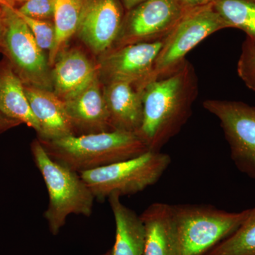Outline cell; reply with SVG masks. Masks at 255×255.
Masks as SVG:
<instances>
[{"mask_svg": "<svg viewBox=\"0 0 255 255\" xmlns=\"http://www.w3.org/2000/svg\"><path fill=\"white\" fill-rule=\"evenodd\" d=\"M199 94V80L187 60L165 78L142 90L143 117L138 135L149 150L159 152L177 135L192 114Z\"/></svg>", "mask_w": 255, "mask_h": 255, "instance_id": "1", "label": "cell"}, {"mask_svg": "<svg viewBox=\"0 0 255 255\" xmlns=\"http://www.w3.org/2000/svg\"><path fill=\"white\" fill-rule=\"evenodd\" d=\"M38 140L52 159L79 174L134 158L150 150L138 134L123 130Z\"/></svg>", "mask_w": 255, "mask_h": 255, "instance_id": "2", "label": "cell"}, {"mask_svg": "<svg viewBox=\"0 0 255 255\" xmlns=\"http://www.w3.org/2000/svg\"><path fill=\"white\" fill-rule=\"evenodd\" d=\"M31 150L48 191L44 218L50 233L57 236L70 215L90 217L95 198L80 174L52 159L38 139L32 142Z\"/></svg>", "mask_w": 255, "mask_h": 255, "instance_id": "3", "label": "cell"}, {"mask_svg": "<svg viewBox=\"0 0 255 255\" xmlns=\"http://www.w3.org/2000/svg\"><path fill=\"white\" fill-rule=\"evenodd\" d=\"M178 255H203L236 232L251 209L228 212L211 205H172Z\"/></svg>", "mask_w": 255, "mask_h": 255, "instance_id": "4", "label": "cell"}, {"mask_svg": "<svg viewBox=\"0 0 255 255\" xmlns=\"http://www.w3.org/2000/svg\"><path fill=\"white\" fill-rule=\"evenodd\" d=\"M170 156L160 151L145 153L122 162L80 173L95 199L132 195L153 185L168 168Z\"/></svg>", "mask_w": 255, "mask_h": 255, "instance_id": "5", "label": "cell"}, {"mask_svg": "<svg viewBox=\"0 0 255 255\" xmlns=\"http://www.w3.org/2000/svg\"><path fill=\"white\" fill-rule=\"evenodd\" d=\"M4 29L0 50L23 85L53 92L51 67L46 52L38 46L16 9L1 4Z\"/></svg>", "mask_w": 255, "mask_h": 255, "instance_id": "6", "label": "cell"}, {"mask_svg": "<svg viewBox=\"0 0 255 255\" xmlns=\"http://www.w3.org/2000/svg\"><path fill=\"white\" fill-rule=\"evenodd\" d=\"M229 28L214 3L191 10L164 39L147 84L168 76L185 61L186 55L213 33ZM144 90V89H143Z\"/></svg>", "mask_w": 255, "mask_h": 255, "instance_id": "7", "label": "cell"}, {"mask_svg": "<svg viewBox=\"0 0 255 255\" xmlns=\"http://www.w3.org/2000/svg\"><path fill=\"white\" fill-rule=\"evenodd\" d=\"M190 11L178 0H145L126 11L118 36L109 51L163 40Z\"/></svg>", "mask_w": 255, "mask_h": 255, "instance_id": "8", "label": "cell"}, {"mask_svg": "<svg viewBox=\"0 0 255 255\" xmlns=\"http://www.w3.org/2000/svg\"><path fill=\"white\" fill-rule=\"evenodd\" d=\"M203 107L219 119L238 170L255 179V106L239 101L207 100Z\"/></svg>", "mask_w": 255, "mask_h": 255, "instance_id": "9", "label": "cell"}, {"mask_svg": "<svg viewBox=\"0 0 255 255\" xmlns=\"http://www.w3.org/2000/svg\"><path fill=\"white\" fill-rule=\"evenodd\" d=\"M163 41L128 45L102 55L97 63L102 84L125 82L142 92Z\"/></svg>", "mask_w": 255, "mask_h": 255, "instance_id": "10", "label": "cell"}, {"mask_svg": "<svg viewBox=\"0 0 255 255\" xmlns=\"http://www.w3.org/2000/svg\"><path fill=\"white\" fill-rule=\"evenodd\" d=\"M125 14L122 0H83L76 35L94 55L100 58L113 46Z\"/></svg>", "mask_w": 255, "mask_h": 255, "instance_id": "11", "label": "cell"}, {"mask_svg": "<svg viewBox=\"0 0 255 255\" xmlns=\"http://www.w3.org/2000/svg\"><path fill=\"white\" fill-rule=\"evenodd\" d=\"M64 102L74 135L114 130L99 75L86 88Z\"/></svg>", "mask_w": 255, "mask_h": 255, "instance_id": "12", "label": "cell"}, {"mask_svg": "<svg viewBox=\"0 0 255 255\" xmlns=\"http://www.w3.org/2000/svg\"><path fill=\"white\" fill-rule=\"evenodd\" d=\"M53 92L63 102L86 88L99 75L97 63L78 47L65 48L51 68Z\"/></svg>", "mask_w": 255, "mask_h": 255, "instance_id": "13", "label": "cell"}, {"mask_svg": "<svg viewBox=\"0 0 255 255\" xmlns=\"http://www.w3.org/2000/svg\"><path fill=\"white\" fill-rule=\"evenodd\" d=\"M103 85L112 129L138 133L143 117L142 92L125 82Z\"/></svg>", "mask_w": 255, "mask_h": 255, "instance_id": "14", "label": "cell"}, {"mask_svg": "<svg viewBox=\"0 0 255 255\" xmlns=\"http://www.w3.org/2000/svg\"><path fill=\"white\" fill-rule=\"evenodd\" d=\"M32 112L41 128V140L74 135L65 102L53 91L24 85Z\"/></svg>", "mask_w": 255, "mask_h": 255, "instance_id": "15", "label": "cell"}, {"mask_svg": "<svg viewBox=\"0 0 255 255\" xmlns=\"http://www.w3.org/2000/svg\"><path fill=\"white\" fill-rule=\"evenodd\" d=\"M140 216L145 230L143 255H178L172 205L154 203Z\"/></svg>", "mask_w": 255, "mask_h": 255, "instance_id": "16", "label": "cell"}, {"mask_svg": "<svg viewBox=\"0 0 255 255\" xmlns=\"http://www.w3.org/2000/svg\"><path fill=\"white\" fill-rule=\"evenodd\" d=\"M0 112L24 124L39 135L41 128L32 112L24 85L7 61L0 63Z\"/></svg>", "mask_w": 255, "mask_h": 255, "instance_id": "17", "label": "cell"}, {"mask_svg": "<svg viewBox=\"0 0 255 255\" xmlns=\"http://www.w3.org/2000/svg\"><path fill=\"white\" fill-rule=\"evenodd\" d=\"M116 223V241L112 255H143L145 230L140 216L124 205L120 196L108 199Z\"/></svg>", "mask_w": 255, "mask_h": 255, "instance_id": "18", "label": "cell"}, {"mask_svg": "<svg viewBox=\"0 0 255 255\" xmlns=\"http://www.w3.org/2000/svg\"><path fill=\"white\" fill-rule=\"evenodd\" d=\"M83 0H55L53 22L55 28V42L48 53L50 67L57 57L68 46V42L78 31L81 18Z\"/></svg>", "mask_w": 255, "mask_h": 255, "instance_id": "19", "label": "cell"}, {"mask_svg": "<svg viewBox=\"0 0 255 255\" xmlns=\"http://www.w3.org/2000/svg\"><path fill=\"white\" fill-rule=\"evenodd\" d=\"M214 6L229 28L244 31L255 46V0H215Z\"/></svg>", "mask_w": 255, "mask_h": 255, "instance_id": "20", "label": "cell"}, {"mask_svg": "<svg viewBox=\"0 0 255 255\" xmlns=\"http://www.w3.org/2000/svg\"><path fill=\"white\" fill-rule=\"evenodd\" d=\"M205 255H255V208L236 232Z\"/></svg>", "mask_w": 255, "mask_h": 255, "instance_id": "21", "label": "cell"}, {"mask_svg": "<svg viewBox=\"0 0 255 255\" xmlns=\"http://www.w3.org/2000/svg\"><path fill=\"white\" fill-rule=\"evenodd\" d=\"M17 13L27 24L38 46L43 51L49 53L55 42V28L53 21L36 19L19 14L18 11Z\"/></svg>", "mask_w": 255, "mask_h": 255, "instance_id": "22", "label": "cell"}, {"mask_svg": "<svg viewBox=\"0 0 255 255\" xmlns=\"http://www.w3.org/2000/svg\"><path fill=\"white\" fill-rule=\"evenodd\" d=\"M55 0H25L16 11L28 17L53 21Z\"/></svg>", "mask_w": 255, "mask_h": 255, "instance_id": "23", "label": "cell"}, {"mask_svg": "<svg viewBox=\"0 0 255 255\" xmlns=\"http://www.w3.org/2000/svg\"><path fill=\"white\" fill-rule=\"evenodd\" d=\"M237 70L246 85L255 80V46L247 38L242 46Z\"/></svg>", "mask_w": 255, "mask_h": 255, "instance_id": "24", "label": "cell"}, {"mask_svg": "<svg viewBox=\"0 0 255 255\" xmlns=\"http://www.w3.org/2000/svg\"><path fill=\"white\" fill-rule=\"evenodd\" d=\"M187 9H194L212 4L215 0H178Z\"/></svg>", "mask_w": 255, "mask_h": 255, "instance_id": "25", "label": "cell"}, {"mask_svg": "<svg viewBox=\"0 0 255 255\" xmlns=\"http://www.w3.org/2000/svg\"><path fill=\"white\" fill-rule=\"evenodd\" d=\"M20 124H21L19 122L7 118L0 112V134L7 131L13 128L18 127Z\"/></svg>", "mask_w": 255, "mask_h": 255, "instance_id": "26", "label": "cell"}, {"mask_svg": "<svg viewBox=\"0 0 255 255\" xmlns=\"http://www.w3.org/2000/svg\"><path fill=\"white\" fill-rule=\"evenodd\" d=\"M143 1H145V0H122L126 11L132 9V7L140 4V3L142 2Z\"/></svg>", "mask_w": 255, "mask_h": 255, "instance_id": "27", "label": "cell"}, {"mask_svg": "<svg viewBox=\"0 0 255 255\" xmlns=\"http://www.w3.org/2000/svg\"><path fill=\"white\" fill-rule=\"evenodd\" d=\"M4 29V14H3L2 6H1V4H0V43H1V38H2Z\"/></svg>", "mask_w": 255, "mask_h": 255, "instance_id": "28", "label": "cell"}, {"mask_svg": "<svg viewBox=\"0 0 255 255\" xmlns=\"http://www.w3.org/2000/svg\"><path fill=\"white\" fill-rule=\"evenodd\" d=\"M0 4L10 5L15 8L14 0H0Z\"/></svg>", "mask_w": 255, "mask_h": 255, "instance_id": "29", "label": "cell"}, {"mask_svg": "<svg viewBox=\"0 0 255 255\" xmlns=\"http://www.w3.org/2000/svg\"><path fill=\"white\" fill-rule=\"evenodd\" d=\"M248 88L251 89V90H253V91L255 92V80H253L251 82H250L249 84L246 85Z\"/></svg>", "mask_w": 255, "mask_h": 255, "instance_id": "30", "label": "cell"}, {"mask_svg": "<svg viewBox=\"0 0 255 255\" xmlns=\"http://www.w3.org/2000/svg\"><path fill=\"white\" fill-rule=\"evenodd\" d=\"M25 0H14L15 8L18 7L21 3H23Z\"/></svg>", "mask_w": 255, "mask_h": 255, "instance_id": "31", "label": "cell"}, {"mask_svg": "<svg viewBox=\"0 0 255 255\" xmlns=\"http://www.w3.org/2000/svg\"><path fill=\"white\" fill-rule=\"evenodd\" d=\"M101 255H112V251H107V253H105V254Z\"/></svg>", "mask_w": 255, "mask_h": 255, "instance_id": "32", "label": "cell"}]
</instances>
